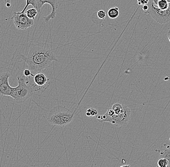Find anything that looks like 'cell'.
<instances>
[{
  "mask_svg": "<svg viewBox=\"0 0 170 167\" xmlns=\"http://www.w3.org/2000/svg\"><path fill=\"white\" fill-rule=\"evenodd\" d=\"M26 77H18V85L16 87H12L10 97L13 98L17 104H22L33 95V90L29 86L26 82Z\"/></svg>",
  "mask_w": 170,
  "mask_h": 167,
  "instance_id": "cell-3",
  "label": "cell"
},
{
  "mask_svg": "<svg viewBox=\"0 0 170 167\" xmlns=\"http://www.w3.org/2000/svg\"><path fill=\"white\" fill-rule=\"evenodd\" d=\"M138 5H144L148 4L149 2V0H137Z\"/></svg>",
  "mask_w": 170,
  "mask_h": 167,
  "instance_id": "cell-20",
  "label": "cell"
},
{
  "mask_svg": "<svg viewBox=\"0 0 170 167\" xmlns=\"http://www.w3.org/2000/svg\"><path fill=\"white\" fill-rule=\"evenodd\" d=\"M115 112L112 109H108L104 114L97 116V119L99 122H109L113 123V116L115 115Z\"/></svg>",
  "mask_w": 170,
  "mask_h": 167,
  "instance_id": "cell-10",
  "label": "cell"
},
{
  "mask_svg": "<svg viewBox=\"0 0 170 167\" xmlns=\"http://www.w3.org/2000/svg\"><path fill=\"white\" fill-rule=\"evenodd\" d=\"M159 1H160V0H153V2L154 4H155V5L157 6L158 2Z\"/></svg>",
  "mask_w": 170,
  "mask_h": 167,
  "instance_id": "cell-23",
  "label": "cell"
},
{
  "mask_svg": "<svg viewBox=\"0 0 170 167\" xmlns=\"http://www.w3.org/2000/svg\"><path fill=\"white\" fill-rule=\"evenodd\" d=\"M26 5L23 10L21 11V13H25L29 5H32V6H33V7L36 9L37 10V0H26ZM5 2H6V4H11V0H5Z\"/></svg>",
  "mask_w": 170,
  "mask_h": 167,
  "instance_id": "cell-11",
  "label": "cell"
},
{
  "mask_svg": "<svg viewBox=\"0 0 170 167\" xmlns=\"http://www.w3.org/2000/svg\"><path fill=\"white\" fill-rule=\"evenodd\" d=\"M26 15L28 17L29 19H34L36 18V16L38 14V11L35 8H32V9H29L27 10L25 12Z\"/></svg>",
  "mask_w": 170,
  "mask_h": 167,
  "instance_id": "cell-13",
  "label": "cell"
},
{
  "mask_svg": "<svg viewBox=\"0 0 170 167\" xmlns=\"http://www.w3.org/2000/svg\"><path fill=\"white\" fill-rule=\"evenodd\" d=\"M120 167H131L130 165H124L123 166H121Z\"/></svg>",
  "mask_w": 170,
  "mask_h": 167,
  "instance_id": "cell-25",
  "label": "cell"
},
{
  "mask_svg": "<svg viewBox=\"0 0 170 167\" xmlns=\"http://www.w3.org/2000/svg\"><path fill=\"white\" fill-rule=\"evenodd\" d=\"M9 19H13L15 27L19 29L25 30L34 25L33 19H29L25 13L14 12L13 17Z\"/></svg>",
  "mask_w": 170,
  "mask_h": 167,
  "instance_id": "cell-5",
  "label": "cell"
},
{
  "mask_svg": "<svg viewBox=\"0 0 170 167\" xmlns=\"http://www.w3.org/2000/svg\"><path fill=\"white\" fill-rule=\"evenodd\" d=\"M168 38H169V41L170 42V30L168 32Z\"/></svg>",
  "mask_w": 170,
  "mask_h": 167,
  "instance_id": "cell-26",
  "label": "cell"
},
{
  "mask_svg": "<svg viewBox=\"0 0 170 167\" xmlns=\"http://www.w3.org/2000/svg\"><path fill=\"white\" fill-rule=\"evenodd\" d=\"M161 157L165 158L168 160L169 166H170V148H167L161 153Z\"/></svg>",
  "mask_w": 170,
  "mask_h": 167,
  "instance_id": "cell-16",
  "label": "cell"
},
{
  "mask_svg": "<svg viewBox=\"0 0 170 167\" xmlns=\"http://www.w3.org/2000/svg\"><path fill=\"white\" fill-rule=\"evenodd\" d=\"M131 109L126 105L123 104V109L121 113L114 115L113 124L117 127H121L127 125L131 119Z\"/></svg>",
  "mask_w": 170,
  "mask_h": 167,
  "instance_id": "cell-6",
  "label": "cell"
},
{
  "mask_svg": "<svg viewBox=\"0 0 170 167\" xmlns=\"http://www.w3.org/2000/svg\"><path fill=\"white\" fill-rule=\"evenodd\" d=\"M37 9L38 12L41 10L42 6L45 4H48L52 7V11L50 14L43 17L45 22L48 23L51 19H54L56 17L57 10L59 8L58 0H37Z\"/></svg>",
  "mask_w": 170,
  "mask_h": 167,
  "instance_id": "cell-7",
  "label": "cell"
},
{
  "mask_svg": "<svg viewBox=\"0 0 170 167\" xmlns=\"http://www.w3.org/2000/svg\"><path fill=\"white\" fill-rule=\"evenodd\" d=\"M167 1H168V2H169V3H170V0H167Z\"/></svg>",
  "mask_w": 170,
  "mask_h": 167,
  "instance_id": "cell-27",
  "label": "cell"
},
{
  "mask_svg": "<svg viewBox=\"0 0 170 167\" xmlns=\"http://www.w3.org/2000/svg\"><path fill=\"white\" fill-rule=\"evenodd\" d=\"M49 79H47L46 76L44 73H38L35 74L34 77V82L37 86L41 87L42 91L46 90L49 86Z\"/></svg>",
  "mask_w": 170,
  "mask_h": 167,
  "instance_id": "cell-9",
  "label": "cell"
},
{
  "mask_svg": "<svg viewBox=\"0 0 170 167\" xmlns=\"http://www.w3.org/2000/svg\"><path fill=\"white\" fill-rule=\"evenodd\" d=\"M10 73L4 72L0 74V95L10 96L12 87L9 84Z\"/></svg>",
  "mask_w": 170,
  "mask_h": 167,
  "instance_id": "cell-8",
  "label": "cell"
},
{
  "mask_svg": "<svg viewBox=\"0 0 170 167\" xmlns=\"http://www.w3.org/2000/svg\"><path fill=\"white\" fill-rule=\"evenodd\" d=\"M75 114L65 106H56L52 108L46 118L51 125L64 127L73 121Z\"/></svg>",
  "mask_w": 170,
  "mask_h": 167,
  "instance_id": "cell-2",
  "label": "cell"
},
{
  "mask_svg": "<svg viewBox=\"0 0 170 167\" xmlns=\"http://www.w3.org/2000/svg\"><path fill=\"white\" fill-rule=\"evenodd\" d=\"M108 16L111 19H116L119 16V8L117 6L112 7L108 11Z\"/></svg>",
  "mask_w": 170,
  "mask_h": 167,
  "instance_id": "cell-12",
  "label": "cell"
},
{
  "mask_svg": "<svg viewBox=\"0 0 170 167\" xmlns=\"http://www.w3.org/2000/svg\"><path fill=\"white\" fill-rule=\"evenodd\" d=\"M86 114L87 117H91V114H90V112H87V113Z\"/></svg>",
  "mask_w": 170,
  "mask_h": 167,
  "instance_id": "cell-24",
  "label": "cell"
},
{
  "mask_svg": "<svg viewBox=\"0 0 170 167\" xmlns=\"http://www.w3.org/2000/svg\"><path fill=\"white\" fill-rule=\"evenodd\" d=\"M90 114H91V117H96L98 114V112H97V110L95 109H91V111H90Z\"/></svg>",
  "mask_w": 170,
  "mask_h": 167,
  "instance_id": "cell-21",
  "label": "cell"
},
{
  "mask_svg": "<svg viewBox=\"0 0 170 167\" xmlns=\"http://www.w3.org/2000/svg\"><path fill=\"white\" fill-rule=\"evenodd\" d=\"M149 9L145 14L150 15L158 23L165 24L170 21V3L168 9L165 10L159 9L157 7L153 2H149Z\"/></svg>",
  "mask_w": 170,
  "mask_h": 167,
  "instance_id": "cell-4",
  "label": "cell"
},
{
  "mask_svg": "<svg viewBox=\"0 0 170 167\" xmlns=\"http://www.w3.org/2000/svg\"><path fill=\"white\" fill-rule=\"evenodd\" d=\"M112 109L115 112V114H119L123 110V104H121L119 103H116L113 105Z\"/></svg>",
  "mask_w": 170,
  "mask_h": 167,
  "instance_id": "cell-15",
  "label": "cell"
},
{
  "mask_svg": "<svg viewBox=\"0 0 170 167\" xmlns=\"http://www.w3.org/2000/svg\"><path fill=\"white\" fill-rule=\"evenodd\" d=\"M158 167H167L169 166L168 160L165 158H161L158 161Z\"/></svg>",
  "mask_w": 170,
  "mask_h": 167,
  "instance_id": "cell-17",
  "label": "cell"
},
{
  "mask_svg": "<svg viewBox=\"0 0 170 167\" xmlns=\"http://www.w3.org/2000/svg\"><path fill=\"white\" fill-rule=\"evenodd\" d=\"M21 56L29 69L36 73L51 67L54 61H58L54 49L46 44L33 45L27 55Z\"/></svg>",
  "mask_w": 170,
  "mask_h": 167,
  "instance_id": "cell-1",
  "label": "cell"
},
{
  "mask_svg": "<svg viewBox=\"0 0 170 167\" xmlns=\"http://www.w3.org/2000/svg\"><path fill=\"white\" fill-rule=\"evenodd\" d=\"M142 9L144 11V13H146V12H148V5H143V6H142Z\"/></svg>",
  "mask_w": 170,
  "mask_h": 167,
  "instance_id": "cell-22",
  "label": "cell"
},
{
  "mask_svg": "<svg viewBox=\"0 0 170 167\" xmlns=\"http://www.w3.org/2000/svg\"><path fill=\"white\" fill-rule=\"evenodd\" d=\"M96 14L98 19H99V20H101V21L104 20L106 15V13L103 10H100L96 12Z\"/></svg>",
  "mask_w": 170,
  "mask_h": 167,
  "instance_id": "cell-18",
  "label": "cell"
},
{
  "mask_svg": "<svg viewBox=\"0 0 170 167\" xmlns=\"http://www.w3.org/2000/svg\"><path fill=\"white\" fill-rule=\"evenodd\" d=\"M169 3L167 0H160L158 2L157 6L159 9L165 10L169 7Z\"/></svg>",
  "mask_w": 170,
  "mask_h": 167,
  "instance_id": "cell-14",
  "label": "cell"
},
{
  "mask_svg": "<svg viewBox=\"0 0 170 167\" xmlns=\"http://www.w3.org/2000/svg\"><path fill=\"white\" fill-rule=\"evenodd\" d=\"M23 74L24 75L25 77H34V75H35L32 73V71L30 69H26L24 70Z\"/></svg>",
  "mask_w": 170,
  "mask_h": 167,
  "instance_id": "cell-19",
  "label": "cell"
}]
</instances>
